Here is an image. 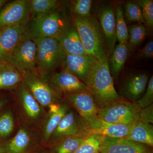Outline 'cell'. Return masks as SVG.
<instances>
[{
    "label": "cell",
    "mask_w": 153,
    "mask_h": 153,
    "mask_svg": "<svg viewBox=\"0 0 153 153\" xmlns=\"http://www.w3.org/2000/svg\"><path fill=\"white\" fill-rule=\"evenodd\" d=\"M84 83L99 109L106 108L122 99L115 88L108 60L102 63L97 60L88 74Z\"/></svg>",
    "instance_id": "1"
},
{
    "label": "cell",
    "mask_w": 153,
    "mask_h": 153,
    "mask_svg": "<svg viewBox=\"0 0 153 153\" xmlns=\"http://www.w3.org/2000/svg\"><path fill=\"white\" fill-rule=\"evenodd\" d=\"M85 52L99 62L108 60L106 41L101 27L94 17L72 16Z\"/></svg>",
    "instance_id": "2"
},
{
    "label": "cell",
    "mask_w": 153,
    "mask_h": 153,
    "mask_svg": "<svg viewBox=\"0 0 153 153\" xmlns=\"http://www.w3.org/2000/svg\"><path fill=\"white\" fill-rule=\"evenodd\" d=\"M36 45V66L37 72L48 79L51 73L63 65L66 55L55 38L32 39Z\"/></svg>",
    "instance_id": "3"
},
{
    "label": "cell",
    "mask_w": 153,
    "mask_h": 153,
    "mask_svg": "<svg viewBox=\"0 0 153 153\" xmlns=\"http://www.w3.org/2000/svg\"><path fill=\"white\" fill-rule=\"evenodd\" d=\"M71 23L67 15L58 9L41 19L30 20L26 25L25 33L31 39L42 38L56 39Z\"/></svg>",
    "instance_id": "4"
},
{
    "label": "cell",
    "mask_w": 153,
    "mask_h": 153,
    "mask_svg": "<svg viewBox=\"0 0 153 153\" xmlns=\"http://www.w3.org/2000/svg\"><path fill=\"white\" fill-rule=\"evenodd\" d=\"M141 108L136 102L122 99L102 109H98L100 120L108 123L134 125L140 122Z\"/></svg>",
    "instance_id": "5"
},
{
    "label": "cell",
    "mask_w": 153,
    "mask_h": 153,
    "mask_svg": "<svg viewBox=\"0 0 153 153\" xmlns=\"http://www.w3.org/2000/svg\"><path fill=\"white\" fill-rule=\"evenodd\" d=\"M69 104L76 110L79 117L91 132L101 127L102 122L99 118V108L91 94L88 90L65 94Z\"/></svg>",
    "instance_id": "6"
},
{
    "label": "cell",
    "mask_w": 153,
    "mask_h": 153,
    "mask_svg": "<svg viewBox=\"0 0 153 153\" xmlns=\"http://www.w3.org/2000/svg\"><path fill=\"white\" fill-rule=\"evenodd\" d=\"M36 45L25 33L6 58L4 63L11 65L21 74L27 72H37L36 66Z\"/></svg>",
    "instance_id": "7"
},
{
    "label": "cell",
    "mask_w": 153,
    "mask_h": 153,
    "mask_svg": "<svg viewBox=\"0 0 153 153\" xmlns=\"http://www.w3.org/2000/svg\"><path fill=\"white\" fill-rule=\"evenodd\" d=\"M22 75V82L41 105L49 106L61 98L62 95L52 87L48 79L38 72L27 71Z\"/></svg>",
    "instance_id": "8"
},
{
    "label": "cell",
    "mask_w": 153,
    "mask_h": 153,
    "mask_svg": "<svg viewBox=\"0 0 153 153\" xmlns=\"http://www.w3.org/2000/svg\"><path fill=\"white\" fill-rule=\"evenodd\" d=\"M88 128L79 115L73 111H68L53 132L49 140L53 145L61 140L71 137H86L90 135Z\"/></svg>",
    "instance_id": "9"
},
{
    "label": "cell",
    "mask_w": 153,
    "mask_h": 153,
    "mask_svg": "<svg viewBox=\"0 0 153 153\" xmlns=\"http://www.w3.org/2000/svg\"><path fill=\"white\" fill-rule=\"evenodd\" d=\"M30 20L29 0L6 3L0 10V29L27 25Z\"/></svg>",
    "instance_id": "10"
},
{
    "label": "cell",
    "mask_w": 153,
    "mask_h": 153,
    "mask_svg": "<svg viewBox=\"0 0 153 153\" xmlns=\"http://www.w3.org/2000/svg\"><path fill=\"white\" fill-rule=\"evenodd\" d=\"M153 147L124 138L105 137L100 153H153Z\"/></svg>",
    "instance_id": "11"
},
{
    "label": "cell",
    "mask_w": 153,
    "mask_h": 153,
    "mask_svg": "<svg viewBox=\"0 0 153 153\" xmlns=\"http://www.w3.org/2000/svg\"><path fill=\"white\" fill-rule=\"evenodd\" d=\"M49 81L52 87L61 95L88 90L84 82L65 69L52 74Z\"/></svg>",
    "instance_id": "12"
},
{
    "label": "cell",
    "mask_w": 153,
    "mask_h": 153,
    "mask_svg": "<svg viewBox=\"0 0 153 153\" xmlns=\"http://www.w3.org/2000/svg\"><path fill=\"white\" fill-rule=\"evenodd\" d=\"M149 79L147 74L143 72H137L128 75L121 84V97L130 101H137L145 93Z\"/></svg>",
    "instance_id": "13"
},
{
    "label": "cell",
    "mask_w": 153,
    "mask_h": 153,
    "mask_svg": "<svg viewBox=\"0 0 153 153\" xmlns=\"http://www.w3.org/2000/svg\"><path fill=\"white\" fill-rule=\"evenodd\" d=\"M100 25L106 41L108 55H110L115 48L117 39L115 15L110 5L102 7L98 12Z\"/></svg>",
    "instance_id": "14"
},
{
    "label": "cell",
    "mask_w": 153,
    "mask_h": 153,
    "mask_svg": "<svg viewBox=\"0 0 153 153\" xmlns=\"http://www.w3.org/2000/svg\"><path fill=\"white\" fill-rule=\"evenodd\" d=\"M97 60L88 55H66L63 64L64 69L70 71L84 82L91 67Z\"/></svg>",
    "instance_id": "15"
},
{
    "label": "cell",
    "mask_w": 153,
    "mask_h": 153,
    "mask_svg": "<svg viewBox=\"0 0 153 153\" xmlns=\"http://www.w3.org/2000/svg\"><path fill=\"white\" fill-rule=\"evenodd\" d=\"M56 40L58 41L60 48L66 55L87 54L73 23H71Z\"/></svg>",
    "instance_id": "16"
},
{
    "label": "cell",
    "mask_w": 153,
    "mask_h": 153,
    "mask_svg": "<svg viewBox=\"0 0 153 153\" xmlns=\"http://www.w3.org/2000/svg\"><path fill=\"white\" fill-rule=\"evenodd\" d=\"M26 25H18L3 29L0 36V63H4L7 57L19 43L25 33Z\"/></svg>",
    "instance_id": "17"
},
{
    "label": "cell",
    "mask_w": 153,
    "mask_h": 153,
    "mask_svg": "<svg viewBox=\"0 0 153 153\" xmlns=\"http://www.w3.org/2000/svg\"><path fill=\"white\" fill-rule=\"evenodd\" d=\"M18 94L26 114L32 119H36L41 114L39 103L22 82L18 86Z\"/></svg>",
    "instance_id": "18"
},
{
    "label": "cell",
    "mask_w": 153,
    "mask_h": 153,
    "mask_svg": "<svg viewBox=\"0 0 153 153\" xmlns=\"http://www.w3.org/2000/svg\"><path fill=\"white\" fill-rule=\"evenodd\" d=\"M22 81V74L7 63H0V90L13 89Z\"/></svg>",
    "instance_id": "19"
},
{
    "label": "cell",
    "mask_w": 153,
    "mask_h": 153,
    "mask_svg": "<svg viewBox=\"0 0 153 153\" xmlns=\"http://www.w3.org/2000/svg\"><path fill=\"white\" fill-rule=\"evenodd\" d=\"M29 4L30 20L46 16L59 7V1L56 0H29Z\"/></svg>",
    "instance_id": "20"
},
{
    "label": "cell",
    "mask_w": 153,
    "mask_h": 153,
    "mask_svg": "<svg viewBox=\"0 0 153 153\" xmlns=\"http://www.w3.org/2000/svg\"><path fill=\"white\" fill-rule=\"evenodd\" d=\"M124 139L153 147L152 124L139 122L134 125L129 134Z\"/></svg>",
    "instance_id": "21"
},
{
    "label": "cell",
    "mask_w": 153,
    "mask_h": 153,
    "mask_svg": "<svg viewBox=\"0 0 153 153\" xmlns=\"http://www.w3.org/2000/svg\"><path fill=\"white\" fill-rule=\"evenodd\" d=\"M101 127L91 134H96L113 138H124L128 136L134 125L108 123L102 121Z\"/></svg>",
    "instance_id": "22"
},
{
    "label": "cell",
    "mask_w": 153,
    "mask_h": 153,
    "mask_svg": "<svg viewBox=\"0 0 153 153\" xmlns=\"http://www.w3.org/2000/svg\"><path fill=\"white\" fill-rule=\"evenodd\" d=\"M30 135L25 128L19 129L16 136L4 148L1 153H25L30 144Z\"/></svg>",
    "instance_id": "23"
},
{
    "label": "cell",
    "mask_w": 153,
    "mask_h": 153,
    "mask_svg": "<svg viewBox=\"0 0 153 153\" xmlns=\"http://www.w3.org/2000/svg\"><path fill=\"white\" fill-rule=\"evenodd\" d=\"M110 59L111 74L113 76H117L125 63L128 54V49L127 44L119 43L115 47Z\"/></svg>",
    "instance_id": "24"
},
{
    "label": "cell",
    "mask_w": 153,
    "mask_h": 153,
    "mask_svg": "<svg viewBox=\"0 0 153 153\" xmlns=\"http://www.w3.org/2000/svg\"><path fill=\"white\" fill-rule=\"evenodd\" d=\"M86 137H71L61 140L53 145L51 153H74Z\"/></svg>",
    "instance_id": "25"
},
{
    "label": "cell",
    "mask_w": 153,
    "mask_h": 153,
    "mask_svg": "<svg viewBox=\"0 0 153 153\" xmlns=\"http://www.w3.org/2000/svg\"><path fill=\"white\" fill-rule=\"evenodd\" d=\"M68 111V106L65 104H62L60 105L58 112L50 115L44 129L43 139L44 141L49 140L53 132Z\"/></svg>",
    "instance_id": "26"
},
{
    "label": "cell",
    "mask_w": 153,
    "mask_h": 153,
    "mask_svg": "<svg viewBox=\"0 0 153 153\" xmlns=\"http://www.w3.org/2000/svg\"><path fill=\"white\" fill-rule=\"evenodd\" d=\"M104 136L93 134L85 139L83 142L74 153H99Z\"/></svg>",
    "instance_id": "27"
},
{
    "label": "cell",
    "mask_w": 153,
    "mask_h": 153,
    "mask_svg": "<svg viewBox=\"0 0 153 153\" xmlns=\"http://www.w3.org/2000/svg\"><path fill=\"white\" fill-rule=\"evenodd\" d=\"M116 34L119 43L127 44L128 40V29L124 18L123 10L120 6L116 9Z\"/></svg>",
    "instance_id": "28"
},
{
    "label": "cell",
    "mask_w": 153,
    "mask_h": 153,
    "mask_svg": "<svg viewBox=\"0 0 153 153\" xmlns=\"http://www.w3.org/2000/svg\"><path fill=\"white\" fill-rule=\"evenodd\" d=\"M129 47L134 49L144 40L147 35L146 27L142 23H138L129 26L128 29Z\"/></svg>",
    "instance_id": "29"
},
{
    "label": "cell",
    "mask_w": 153,
    "mask_h": 153,
    "mask_svg": "<svg viewBox=\"0 0 153 153\" xmlns=\"http://www.w3.org/2000/svg\"><path fill=\"white\" fill-rule=\"evenodd\" d=\"M92 7L91 0H76L72 1L70 9L72 16L85 17L90 16Z\"/></svg>",
    "instance_id": "30"
},
{
    "label": "cell",
    "mask_w": 153,
    "mask_h": 153,
    "mask_svg": "<svg viewBox=\"0 0 153 153\" xmlns=\"http://www.w3.org/2000/svg\"><path fill=\"white\" fill-rule=\"evenodd\" d=\"M125 14L131 22L144 23L141 9L136 2H127L125 7Z\"/></svg>",
    "instance_id": "31"
},
{
    "label": "cell",
    "mask_w": 153,
    "mask_h": 153,
    "mask_svg": "<svg viewBox=\"0 0 153 153\" xmlns=\"http://www.w3.org/2000/svg\"><path fill=\"white\" fill-rule=\"evenodd\" d=\"M141 9L144 23L151 29L153 27V0H140L136 2Z\"/></svg>",
    "instance_id": "32"
},
{
    "label": "cell",
    "mask_w": 153,
    "mask_h": 153,
    "mask_svg": "<svg viewBox=\"0 0 153 153\" xmlns=\"http://www.w3.org/2000/svg\"><path fill=\"white\" fill-rule=\"evenodd\" d=\"M14 126L13 117L12 113L7 112L0 116V136L5 137L13 131Z\"/></svg>",
    "instance_id": "33"
},
{
    "label": "cell",
    "mask_w": 153,
    "mask_h": 153,
    "mask_svg": "<svg viewBox=\"0 0 153 153\" xmlns=\"http://www.w3.org/2000/svg\"><path fill=\"white\" fill-rule=\"evenodd\" d=\"M141 108H144L153 104V76L149 79L146 91L139 100L136 102Z\"/></svg>",
    "instance_id": "34"
},
{
    "label": "cell",
    "mask_w": 153,
    "mask_h": 153,
    "mask_svg": "<svg viewBox=\"0 0 153 153\" xmlns=\"http://www.w3.org/2000/svg\"><path fill=\"white\" fill-rule=\"evenodd\" d=\"M140 121L144 123H153V104L144 108H141L140 111Z\"/></svg>",
    "instance_id": "35"
},
{
    "label": "cell",
    "mask_w": 153,
    "mask_h": 153,
    "mask_svg": "<svg viewBox=\"0 0 153 153\" xmlns=\"http://www.w3.org/2000/svg\"><path fill=\"white\" fill-rule=\"evenodd\" d=\"M153 56V41L151 40L148 42L140 52H139L137 57L139 58L148 59L151 58Z\"/></svg>",
    "instance_id": "36"
},
{
    "label": "cell",
    "mask_w": 153,
    "mask_h": 153,
    "mask_svg": "<svg viewBox=\"0 0 153 153\" xmlns=\"http://www.w3.org/2000/svg\"><path fill=\"white\" fill-rule=\"evenodd\" d=\"M49 112L51 114H52L58 112L60 108V105L58 104L57 103H52L49 105Z\"/></svg>",
    "instance_id": "37"
},
{
    "label": "cell",
    "mask_w": 153,
    "mask_h": 153,
    "mask_svg": "<svg viewBox=\"0 0 153 153\" xmlns=\"http://www.w3.org/2000/svg\"><path fill=\"white\" fill-rule=\"evenodd\" d=\"M7 0H0V10L6 3H7Z\"/></svg>",
    "instance_id": "38"
},
{
    "label": "cell",
    "mask_w": 153,
    "mask_h": 153,
    "mask_svg": "<svg viewBox=\"0 0 153 153\" xmlns=\"http://www.w3.org/2000/svg\"><path fill=\"white\" fill-rule=\"evenodd\" d=\"M5 104V101L4 100H0V110L2 108Z\"/></svg>",
    "instance_id": "39"
},
{
    "label": "cell",
    "mask_w": 153,
    "mask_h": 153,
    "mask_svg": "<svg viewBox=\"0 0 153 153\" xmlns=\"http://www.w3.org/2000/svg\"><path fill=\"white\" fill-rule=\"evenodd\" d=\"M3 29H0V36H1V34L2 32Z\"/></svg>",
    "instance_id": "40"
},
{
    "label": "cell",
    "mask_w": 153,
    "mask_h": 153,
    "mask_svg": "<svg viewBox=\"0 0 153 153\" xmlns=\"http://www.w3.org/2000/svg\"><path fill=\"white\" fill-rule=\"evenodd\" d=\"M1 147H0V151H1Z\"/></svg>",
    "instance_id": "41"
},
{
    "label": "cell",
    "mask_w": 153,
    "mask_h": 153,
    "mask_svg": "<svg viewBox=\"0 0 153 153\" xmlns=\"http://www.w3.org/2000/svg\"></svg>",
    "instance_id": "42"
},
{
    "label": "cell",
    "mask_w": 153,
    "mask_h": 153,
    "mask_svg": "<svg viewBox=\"0 0 153 153\" xmlns=\"http://www.w3.org/2000/svg\"></svg>",
    "instance_id": "43"
}]
</instances>
